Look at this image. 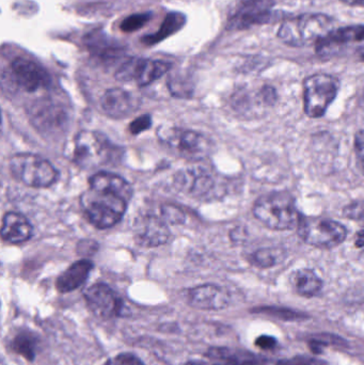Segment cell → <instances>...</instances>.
Wrapping results in <instances>:
<instances>
[{"mask_svg":"<svg viewBox=\"0 0 364 365\" xmlns=\"http://www.w3.org/2000/svg\"><path fill=\"white\" fill-rule=\"evenodd\" d=\"M254 215L261 223L275 231H288L298 227L303 217L294 197L284 191L266 193L256 200Z\"/></svg>","mask_w":364,"mask_h":365,"instance_id":"6da1fadb","label":"cell"},{"mask_svg":"<svg viewBox=\"0 0 364 365\" xmlns=\"http://www.w3.org/2000/svg\"><path fill=\"white\" fill-rule=\"evenodd\" d=\"M333 28V21L324 14H303L286 19L278 30V38L293 47L318 44Z\"/></svg>","mask_w":364,"mask_h":365,"instance_id":"7a4b0ae2","label":"cell"},{"mask_svg":"<svg viewBox=\"0 0 364 365\" xmlns=\"http://www.w3.org/2000/svg\"><path fill=\"white\" fill-rule=\"evenodd\" d=\"M80 204L90 222L98 229L117 225L128 207V201L119 195L93 188L81 195Z\"/></svg>","mask_w":364,"mask_h":365,"instance_id":"3957f363","label":"cell"},{"mask_svg":"<svg viewBox=\"0 0 364 365\" xmlns=\"http://www.w3.org/2000/svg\"><path fill=\"white\" fill-rule=\"evenodd\" d=\"M157 136L164 147L185 160H202L209 151L207 139L194 130L177 126H162L158 128Z\"/></svg>","mask_w":364,"mask_h":365,"instance_id":"277c9868","label":"cell"},{"mask_svg":"<svg viewBox=\"0 0 364 365\" xmlns=\"http://www.w3.org/2000/svg\"><path fill=\"white\" fill-rule=\"evenodd\" d=\"M13 177L34 188H46L55 182L58 173L55 167L41 156L31 153L15 154L9 162Z\"/></svg>","mask_w":364,"mask_h":365,"instance_id":"5b68a950","label":"cell"},{"mask_svg":"<svg viewBox=\"0 0 364 365\" xmlns=\"http://www.w3.org/2000/svg\"><path fill=\"white\" fill-rule=\"evenodd\" d=\"M297 231L303 242L322 249L336 248L348 236V230L342 223L324 217H303Z\"/></svg>","mask_w":364,"mask_h":365,"instance_id":"8992f818","label":"cell"},{"mask_svg":"<svg viewBox=\"0 0 364 365\" xmlns=\"http://www.w3.org/2000/svg\"><path fill=\"white\" fill-rule=\"evenodd\" d=\"M338 91L339 81L333 75L314 74L306 78L303 83V105L308 117H323L337 98Z\"/></svg>","mask_w":364,"mask_h":365,"instance_id":"52a82bcc","label":"cell"},{"mask_svg":"<svg viewBox=\"0 0 364 365\" xmlns=\"http://www.w3.org/2000/svg\"><path fill=\"white\" fill-rule=\"evenodd\" d=\"M110 156L111 145L104 135L90 130H83L77 135L74 158L79 166L95 168L108 162Z\"/></svg>","mask_w":364,"mask_h":365,"instance_id":"ba28073f","label":"cell"},{"mask_svg":"<svg viewBox=\"0 0 364 365\" xmlns=\"http://www.w3.org/2000/svg\"><path fill=\"white\" fill-rule=\"evenodd\" d=\"M170 68V63L160 60L130 58L120 66L115 78L119 81H135L140 87H145L160 79Z\"/></svg>","mask_w":364,"mask_h":365,"instance_id":"9c48e42d","label":"cell"},{"mask_svg":"<svg viewBox=\"0 0 364 365\" xmlns=\"http://www.w3.org/2000/svg\"><path fill=\"white\" fill-rule=\"evenodd\" d=\"M273 0H244L235 6L227 23L229 30H243L266 23L271 16Z\"/></svg>","mask_w":364,"mask_h":365,"instance_id":"30bf717a","label":"cell"},{"mask_svg":"<svg viewBox=\"0 0 364 365\" xmlns=\"http://www.w3.org/2000/svg\"><path fill=\"white\" fill-rule=\"evenodd\" d=\"M83 296L91 312L100 319L107 321L122 314L123 302L121 298L104 283L88 287Z\"/></svg>","mask_w":364,"mask_h":365,"instance_id":"8fae6325","label":"cell"},{"mask_svg":"<svg viewBox=\"0 0 364 365\" xmlns=\"http://www.w3.org/2000/svg\"><path fill=\"white\" fill-rule=\"evenodd\" d=\"M364 41V25L348 26L333 29L316 44V51L322 57L338 55L345 47Z\"/></svg>","mask_w":364,"mask_h":365,"instance_id":"7c38bea8","label":"cell"},{"mask_svg":"<svg viewBox=\"0 0 364 365\" xmlns=\"http://www.w3.org/2000/svg\"><path fill=\"white\" fill-rule=\"evenodd\" d=\"M134 234L137 244L149 248L166 244L170 237L168 225L155 215H145L136 220Z\"/></svg>","mask_w":364,"mask_h":365,"instance_id":"4fadbf2b","label":"cell"},{"mask_svg":"<svg viewBox=\"0 0 364 365\" xmlns=\"http://www.w3.org/2000/svg\"><path fill=\"white\" fill-rule=\"evenodd\" d=\"M188 302L200 310H222L230 304L229 292L216 284H203L188 292Z\"/></svg>","mask_w":364,"mask_h":365,"instance_id":"5bb4252c","label":"cell"},{"mask_svg":"<svg viewBox=\"0 0 364 365\" xmlns=\"http://www.w3.org/2000/svg\"><path fill=\"white\" fill-rule=\"evenodd\" d=\"M100 105L104 113L113 119H123L134 113L139 107L136 96L120 88L105 92Z\"/></svg>","mask_w":364,"mask_h":365,"instance_id":"9a60e30c","label":"cell"},{"mask_svg":"<svg viewBox=\"0 0 364 365\" xmlns=\"http://www.w3.org/2000/svg\"><path fill=\"white\" fill-rule=\"evenodd\" d=\"M11 68L17 85L27 92L36 91L48 81L44 70L31 60L17 58Z\"/></svg>","mask_w":364,"mask_h":365,"instance_id":"2e32d148","label":"cell"},{"mask_svg":"<svg viewBox=\"0 0 364 365\" xmlns=\"http://www.w3.org/2000/svg\"><path fill=\"white\" fill-rule=\"evenodd\" d=\"M30 113L36 128L47 134L62 132L68 123V113L56 105L43 103Z\"/></svg>","mask_w":364,"mask_h":365,"instance_id":"e0dca14e","label":"cell"},{"mask_svg":"<svg viewBox=\"0 0 364 365\" xmlns=\"http://www.w3.org/2000/svg\"><path fill=\"white\" fill-rule=\"evenodd\" d=\"M207 358L216 365H261L266 364L262 356L244 349L229 347H214L207 354Z\"/></svg>","mask_w":364,"mask_h":365,"instance_id":"ac0fdd59","label":"cell"},{"mask_svg":"<svg viewBox=\"0 0 364 365\" xmlns=\"http://www.w3.org/2000/svg\"><path fill=\"white\" fill-rule=\"evenodd\" d=\"M32 235L31 223L19 212H6L2 218V240L11 244L27 242Z\"/></svg>","mask_w":364,"mask_h":365,"instance_id":"d6986e66","label":"cell"},{"mask_svg":"<svg viewBox=\"0 0 364 365\" xmlns=\"http://www.w3.org/2000/svg\"><path fill=\"white\" fill-rule=\"evenodd\" d=\"M177 185L181 190L194 197H203L213 189L214 180L202 169H192L179 173Z\"/></svg>","mask_w":364,"mask_h":365,"instance_id":"ffe728a7","label":"cell"},{"mask_svg":"<svg viewBox=\"0 0 364 365\" xmlns=\"http://www.w3.org/2000/svg\"><path fill=\"white\" fill-rule=\"evenodd\" d=\"M93 269V263L88 259H81L71 265L62 272L56 281V287L60 293H70L80 287L89 278Z\"/></svg>","mask_w":364,"mask_h":365,"instance_id":"44dd1931","label":"cell"},{"mask_svg":"<svg viewBox=\"0 0 364 365\" xmlns=\"http://www.w3.org/2000/svg\"><path fill=\"white\" fill-rule=\"evenodd\" d=\"M90 188L115 193L125 201H130L132 188L130 182L120 175L110 173H98L90 179Z\"/></svg>","mask_w":364,"mask_h":365,"instance_id":"7402d4cb","label":"cell"},{"mask_svg":"<svg viewBox=\"0 0 364 365\" xmlns=\"http://www.w3.org/2000/svg\"><path fill=\"white\" fill-rule=\"evenodd\" d=\"M291 284L298 295L311 298L318 295L323 289V281L313 270L303 268L291 277Z\"/></svg>","mask_w":364,"mask_h":365,"instance_id":"603a6c76","label":"cell"},{"mask_svg":"<svg viewBox=\"0 0 364 365\" xmlns=\"http://www.w3.org/2000/svg\"><path fill=\"white\" fill-rule=\"evenodd\" d=\"M187 17L185 14L180 12H171L165 17L160 29L151 36H145L142 43L145 45H155L162 41L166 40L169 36H173L185 26Z\"/></svg>","mask_w":364,"mask_h":365,"instance_id":"cb8c5ba5","label":"cell"},{"mask_svg":"<svg viewBox=\"0 0 364 365\" xmlns=\"http://www.w3.org/2000/svg\"><path fill=\"white\" fill-rule=\"evenodd\" d=\"M38 345L40 340L38 336L27 329L19 330L10 341V349L28 361H32L36 358Z\"/></svg>","mask_w":364,"mask_h":365,"instance_id":"d4e9b609","label":"cell"},{"mask_svg":"<svg viewBox=\"0 0 364 365\" xmlns=\"http://www.w3.org/2000/svg\"><path fill=\"white\" fill-rule=\"evenodd\" d=\"M88 46L93 51L95 55L100 56V57H113L115 55L121 53V48L115 45L113 41L107 38L104 34H94L90 36L88 40Z\"/></svg>","mask_w":364,"mask_h":365,"instance_id":"484cf974","label":"cell"},{"mask_svg":"<svg viewBox=\"0 0 364 365\" xmlns=\"http://www.w3.org/2000/svg\"><path fill=\"white\" fill-rule=\"evenodd\" d=\"M282 257L278 250L274 249H260L250 255L249 259L252 265L260 268H269L277 265Z\"/></svg>","mask_w":364,"mask_h":365,"instance_id":"4316f807","label":"cell"},{"mask_svg":"<svg viewBox=\"0 0 364 365\" xmlns=\"http://www.w3.org/2000/svg\"><path fill=\"white\" fill-rule=\"evenodd\" d=\"M152 19L151 13H137V14L130 15L125 19L122 21L120 28L122 31L132 34V32L140 30L141 28L145 27L150 19Z\"/></svg>","mask_w":364,"mask_h":365,"instance_id":"83f0119b","label":"cell"},{"mask_svg":"<svg viewBox=\"0 0 364 365\" xmlns=\"http://www.w3.org/2000/svg\"><path fill=\"white\" fill-rule=\"evenodd\" d=\"M162 220L167 223V225H182L185 222V214L181 208L177 207L175 205H164L162 207Z\"/></svg>","mask_w":364,"mask_h":365,"instance_id":"f1b7e54d","label":"cell"},{"mask_svg":"<svg viewBox=\"0 0 364 365\" xmlns=\"http://www.w3.org/2000/svg\"><path fill=\"white\" fill-rule=\"evenodd\" d=\"M260 312L286 322L301 321V319H305V315L297 312V311L290 310V309L265 308L260 310Z\"/></svg>","mask_w":364,"mask_h":365,"instance_id":"f546056e","label":"cell"},{"mask_svg":"<svg viewBox=\"0 0 364 365\" xmlns=\"http://www.w3.org/2000/svg\"><path fill=\"white\" fill-rule=\"evenodd\" d=\"M344 216L352 220L364 221V200L348 204L343 210Z\"/></svg>","mask_w":364,"mask_h":365,"instance_id":"4dcf8cb0","label":"cell"},{"mask_svg":"<svg viewBox=\"0 0 364 365\" xmlns=\"http://www.w3.org/2000/svg\"><path fill=\"white\" fill-rule=\"evenodd\" d=\"M104 365H145L137 356L130 353L119 354Z\"/></svg>","mask_w":364,"mask_h":365,"instance_id":"1f68e13d","label":"cell"},{"mask_svg":"<svg viewBox=\"0 0 364 365\" xmlns=\"http://www.w3.org/2000/svg\"><path fill=\"white\" fill-rule=\"evenodd\" d=\"M152 125V118L150 115H141V117L137 118L134 121L130 123V132L132 135H139L145 130H149Z\"/></svg>","mask_w":364,"mask_h":365,"instance_id":"d6a6232c","label":"cell"},{"mask_svg":"<svg viewBox=\"0 0 364 365\" xmlns=\"http://www.w3.org/2000/svg\"><path fill=\"white\" fill-rule=\"evenodd\" d=\"M278 365H326L322 360L308 356H296L291 359L281 360Z\"/></svg>","mask_w":364,"mask_h":365,"instance_id":"836d02e7","label":"cell"},{"mask_svg":"<svg viewBox=\"0 0 364 365\" xmlns=\"http://www.w3.org/2000/svg\"><path fill=\"white\" fill-rule=\"evenodd\" d=\"M355 153L359 168L364 175V130H359L355 136Z\"/></svg>","mask_w":364,"mask_h":365,"instance_id":"e575fe53","label":"cell"},{"mask_svg":"<svg viewBox=\"0 0 364 365\" xmlns=\"http://www.w3.org/2000/svg\"><path fill=\"white\" fill-rule=\"evenodd\" d=\"M277 339L271 336H266V334L259 336L256 340V346L263 349V351H273L274 349L277 347Z\"/></svg>","mask_w":364,"mask_h":365,"instance_id":"d590c367","label":"cell"},{"mask_svg":"<svg viewBox=\"0 0 364 365\" xmlns=\"http://www.w3.org/2000/svg\"><path fill=\"white\" fill-rule=\"evenodd\" d=\"M355 246H356L357 248H363V247H364V229L360 230V231L356 234Z\"/></svg>","mask_w":364,"mask_h":365,"instance_id":"8d00e7d4","label":"cell"},{"mask_svg":"<svg viewBox=\"0 0 364 365\" xmlns=\"http://www.w3.org/2000/svg\"><path fill=\"white\" fill-rule=\"evenodd\" d=\"M344 4L353 6H364V0H341Z\"/></svg>","mask_w":364,"mask_h":365,"instance_id":"74e56055","label":"cell"}]
</instances>
